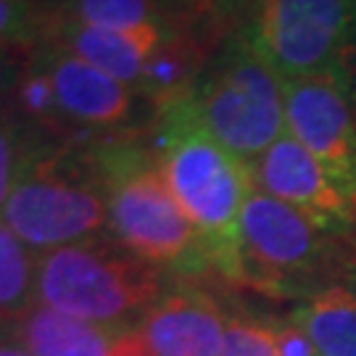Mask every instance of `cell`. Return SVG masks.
<instances>
[{
    "instance_id": "10",
    "label": "cell",
    "mask_w": 356,
    "mask_h": 356,
    "mask_svg": "<svg viewBox=\"0 0 356 356\" xmlns=\"http://www.w3.org/2000/svg\"><path fill=\"white\" fill-rule=\"evenodd\" d=\"M248 169L254 188L298 209L327 235L343 238L356 227V209L291 132L272 143Z\"/></svg>"
},
{
    "instance_id": "2",
    "label": "cell",
    "mask_w": 356,
    "mask_h": 356,
    "mask_svg": "<svg viewBox=\"0 0 356 356\" xmlns=\"http://www.w3.org/2000/svg\"><path fill=\"white\" fill-rule=\"evenodd\" d=\"M108 195V235L132 256L179 280L214 275L191 216L166 185L143 132L90 140Z\"/></svg>"
},
{
    "instance_id": "4",
    "label": "cell",
    "mask_w": 356,
    "mask_h": 356,
    "mask_svg": "<svg viewBox=\"0 0 356 356\" xmlns=\"http://www.w3.org/2000/svg\"><path fill=\"white\" fill-rule=\"evenodd\" d=\"M166 272L108 238L38 254V306L103 327L135 325L166 293Z\"/></svg>"
},
{
    "instance_id": "24",
    "label": "cell",
    "mask_w": 356,
    "mask_h": 356,
    "mask_svg": "<svg viewBox=\"0 0 356 356\" xmlns=\"http://www.w3.org/2000/svg\"><path fill=\"white\" fill-rule=\"evenodd\" d=\"M348 79H351V95H354V106H356V58L348 61Z\"/></svg>"
},
{
    "instance_id": "13",
    "label": "cell",
    "mask_w": 356,
    "mask_h": 356,
    "mask_svg": "<svg viewBox=\"0 0 356 356\" xmlns=\"http://www.w3.org/2000/svg\"><path fill=\"white\" fill-rule=\"evenodd\" d=\"M16 335L35 356H151L138 322L103 327L42 306L16 325Z\"/></svg>"
},
{
    "instance_id": "7",
    "label": "cell",
    "mask_w": 356,
    "mask_h": 356,
    "mask_svg": "<svg viewBox=\"0 0 356 356\" xmlns=\"http://www.w3.org/2000/svg\"><path fill=\"white\" fill-rule=\"evenodd\" d=\"M282 79L348 66L356 48V0H256L238 32Z\"/></svg>"
},
{
    "instance_id": "14",
    "label": "cell",
    "mask_w": 356,
    "mask_h": 356,
    "mask_svg": "<svg viewBox=\"0 0 356 356\" xmlns=\"http://www.w3.org/2000/svg\"><path fill=\"white\" fill-rule=\"evenodd\" d=\"M51 16L74 19L79 24L108 32H143L156 26H188L211 16H195L169 0H40ZM214 22V19H211ZM216 24V22H214Z\"/></svg>"
},
{
    "instance_id": "6",
    "label": "cell",
    "mask_w": 356,
    "mask_h": 356,
    "mask_svg": "<svg viewBox=\"0 0 356 356\" xmlns=\"http://www.w3.org/2000/svg\"><path fill=\"white\" fill-rule=\"evenodd\" d=\"M335 235L319 229L298 209L264 191L248 193L241 214L243 285L264 293H317L335 282L343 267Z\"/></svg>"
},
{
    "instance_id": "16",
    "label": "cell",
    "mask_w": 356,
    "mask_h": 356,
    "mask_svg": "<svg viewBox=\"0 0 356 356\" xmlns=\"http://www.w3.org/2000/svg\"><path fill=\"white\" fill-rule=\"evenodd\" d=\"M35 306L38 256L0 216V325H19Z\"/></svg>"
},
{
    "instance_id": "15",
    "label": "cell",
    "mask_w": 356,
    "mask_h": 356,
    "mask_svg": "<svg viewBox=\"0 0 356 356\" xmlns=\"http://www.w3.org/2000/svg\"><path fill=\"white\" fill-rule=\"evenodd\" d=\"M322 356H356V277H343L306 296L291 314Z\"/></svg>"
},
{
    "instance_id": "17",
    "label": "cell",
    "mask_w": 356,
    "mask_h": 356,
    "mask_svg": "<svg viewBox=\"0 0 356 356\" xmlns=\"http://www.w3.org/2000/svg\"><path fill=\"white\" fill-rule=\"evenodd\" d=\"M48 22L40 0H0V45H40Z\"/></svg>"
},
{
    "instance_id": "18",
    "label": "cell",
    "mask_w": 356,
    "mask_h": 356,
    "mask_svg": "<svg viewBox=\"0 0 356 356\" xmlns=\"http://www.w3.org/2000/svg\"><path fill=\"white\" fill-rule=\"evenodd\" d=\"M32 148V132H26L3 106H0V211L22 175L26 153Z\"/></svg>"
},
{
    "instance_id": "19",
    "label": "cell",
    "mask_w": 356,
    "mask_h": 356,
    "mask_svg": "<svg viewBox=\"0 0 356 356\" xmlns=\"http://www.w3.org/2000/svg\"><path fill=\"white\" fill-rule=\"evenodd\" d=\"M222 356H277L272 322L256 317L227 319Z\"/></svg>"
},
{
    "instance_id": "20",
    "label": "cell",
    "mask_w": 356,
    "mask_h": 356,
    "mask_svg": "<svg viewBox=\"0 0 356 356\" xmlns=\"http://www.w3.org/2000/svg\"><path fill=\"white\" fill-rule=\"evenodd\" d=\"M272 332H275L277 356H322L317 346L312 343V338L304 332V327L293 317L272 319Z\"/></svg>"
},
{
    "instance_id": "3",
    "label": "cell",
    "mask_w": 356,
    "mask_h": 356,
    "mask_svg": "<svg viewBox=\"0 0 356 356\" xmlns=\"http://www.w3.org/2000/svg\"><path fill=\"white\" fill-rule=\"evenodd\" d=\"M0 216L38 254L106 232L108 195L90 140L53 143L32 135L24 169Z\"/></svg>"
},
{
    "instance_id": "12",
    "label": "cell",
    "mask_w": 356,
    "mask_h": 356,
    "mask_svg": "<svg viewBox=\"0 0 356 356\" xmlns=\"http://www.w3.org/2000/svg\"><path fill=\"white\" fill-rule=\"evenodd\" d=\"M138 325L151 356H222L225 348L222 306L198 288L164 293Z\"/></svg>"
},
{
    "instance_id": "11",
    "label": "cell",
    "mask_w": 356,
    "mask_h": 356,
    "mask_svg": "<svg viewBox=\"0 0 356 356\" xmlns=\"http://www.w3.org/2000/svg\"><path fill=\"white\" fill-rule=\"evenodd\" d=\"M48 13V11H45ZM48 35L45 40L58 42L61 48L72 51L74 56L85 58L95 69L106 72L119 82H124L135 92L143 90L145 79V66L156 53L164 48L169 40H175L179 32L191 26H156V29H143V32H108V29H95V26L79 24L74 19H61L48 13ZM211 22V19H204Z\"/></svg>"
},
{
    "instance_id": "5",
    "label": "cell",
    "mask_w": 356,
    "mask_h": 356,
    "mask_svg": "<svg viewBox=\"0 0 356 356\" xmlns=\"http://www.w3.org/2000/svg\"><path fill=\"white\" fill-rule=\"evenodd\" d=\"M188 95L211 138L243 164L288 132L285 79L238 32L216 42Z\"/></svg>"
},
{
    "instance_id": "22",
    "label": "cell",
    "mask_w": 356,
    "mask_h": 356,
    "mask_svg": "<svg viewBox=\"0 0 356 356\" xmlns=\"http://www.w3.org/2000/svg\"><path fill=\"white\" fill-rule=\"evenodd\" d=\"M0 356H35L29 346L13 332V335H0Z\"/></svg>"
},
{
    "instance_id": "21",
    "label": "cell",
    "mask_w": 356,
    "mask_h": 356,
    "mask_svg": "<svg viewBox=\"0 0 356 356\" xmlns=\"http://www.w3.org/2000/svg\"><path fill=\"white\" fill-rule=\"evenodd\" d=\"M32 48H26V45H0V101L3 103L11 95L13 85L22 74Z\"/></svg>"
},
{
    "instance_id": "8",
    "label": "cell",
    "mask_w": 356,
    "mask_h": 356,
    "mask_svg": "<svg viewBox=\"0 0 356 356\" xmlns=\"http://www.w3.org/2000/svg\"><path fill=\"white\" fill-rule=\"evenodd\" d=\"M285 124L356 209V106L348 66L285 79Z\"/></svg>"
},
{
    "instance_id": "9",
    "label": "cell",
    "mask_w": 356,
    "mask_h": 356,
    "mask_svg": "<svg viewBox=\"0 0 356 356\" xmlns=\"http://www.w3.org/2000/svg\"><path fill=\"white\" fill-rule=\"evenodd\" d=\"M38 56L53 82L61 119L76 143L143 132L135 127L138 108L151 103L140 92L51 40L40 42Z\"/></svg>"
},
{
    "instance_id": "1",
    "label": "cell",
    "mask_w": 356,
    "mask_h": 356,
    "mask_svg": "<svg viewBox=\"0 0 356 356\" xmlns=\"http://www.w3.org/2000/svg\"><path fill=\"white\" fill-rule=\"evenodd\" d=\"M151 145L166 185L204 241L214 275L243 285L241 214L254 191L248 164L211 138L188 92L156 111Z\"/></svg>"
},
{
    "instance_id": "25",
    "label": "cell",
    "mask_w": 356,
    "mask_h": 356,
    "mask_svg": "<svg viewBox=\"0 0 356 356\" xmlns=\"http://www.w3.org/2000/svg\"><path fill=\"white\" fill-rule=\"evenodd\" d=\"M0 330H3V325H0Z\"/></svg>"
},
{
    "instance_id": "23",
    "label": "cell",
    "mask_w": 356,
    "mask_h": 356,
    "mask_svg": "<svg viewBox=\"0 0 356 356\" xmlns=\"http://www.w3.org/2000/svg\"><path fill=\"white\" fill-rule=\"evenodd\" d=\"M169 3H172V6H177V8H182V11L195 13V16H211L206 0H169Z\"/></svg>"
}]
</instances>
